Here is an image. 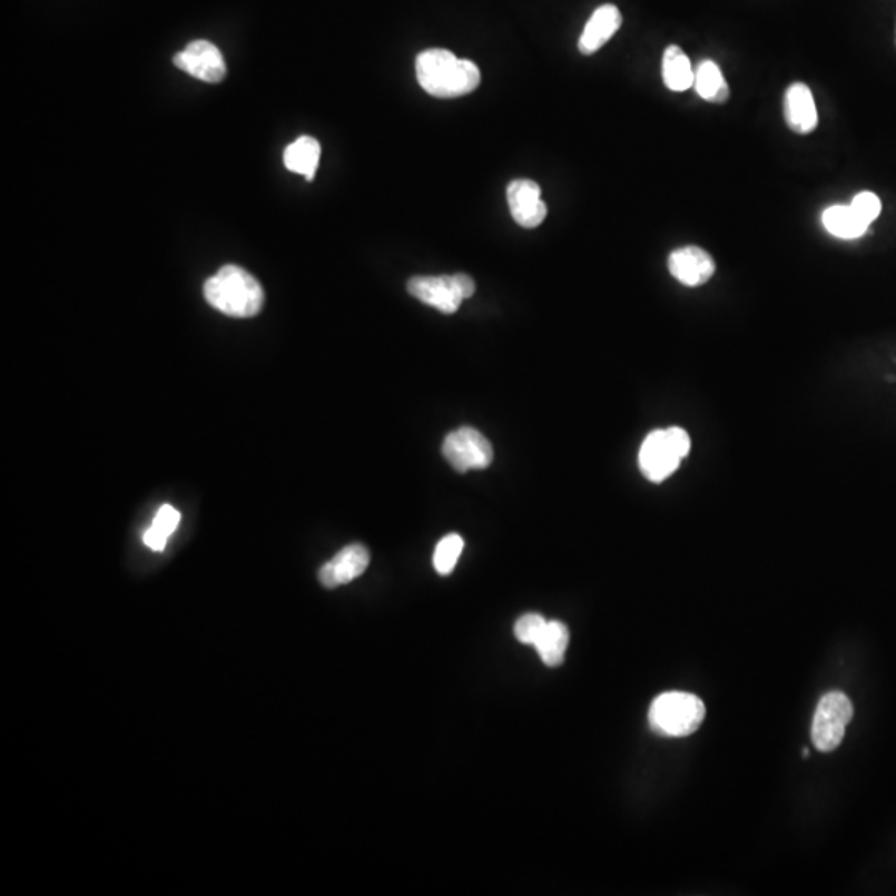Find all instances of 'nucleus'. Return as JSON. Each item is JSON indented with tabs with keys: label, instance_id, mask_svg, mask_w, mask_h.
Here are the masks:
<instances>
[{
	"label": "nucleus",
	"instance_id": "f257e3e1",
	"mask_svg": "<svg viewBox=\"0 0 896 896\" xmlns=\"http://www.w3.org/2000/svg\"><path fill=\"white\" fill-rule=\"evenodd\" d=\"M415 73L422 89L435 98H459L480 86V69L445 49H431L415 60Z\"/></svg>",
	"mask_w": 896,
	"mask_h": 896
},
{
	"label": "nucleus",
	"instance_id": "f03ea898",
	"mask_svg": "<svg viewBox=\"0 0 896 896\" xmlns=\"http://www.w3.org/2000/svg\"><path fill=\"white\" fill-rule=\"evenodd\" d=\"M209 306L229 317H255L265 306V291L259 280L239 266L228 265L205 283Z\"/></svg>",
	"mask_w": 896,
	"mask_h": 896
},
{
	"label": "nucleus",
	"instance_id": "7ed1b4c3",
	"mask_svg": "<svg viewBox=\"0 0 896 896\" xmlns=\"http://www.w3.org/2000/svg\"><path fill=\"white\" fill-rule=\"evenodd\" d=\"M691 452V437L681 427L654 431L644 439L639 450V469L652 483L664 482Z\"/></svg>",
	"mask_w": 896,
	"mask_h": 896
},
{
	"label": "nucleus",
	"instance_id": "20e7f679",
	"mask_svg": "<svg viewBox=\"0 0 896 896\" xmlns=\"http://www.w3.org/2000/svg\"><path fill=\"white\" fill-rule=\"evenodd\" d=\"M706 706L689 692H664L649 708V726L666 737H686L705 722Z\"/></svg>",
	"mask_w": 896,
	"mask_h": 896
},
{
	"label": "nucleus",
	"instance_id": "39448f33",
	"mask_svg": "<svg viewBox=\"0 0 896 896\" xmlns=\"http://www.w3.org/2000/svg\"><path fill=\"white\" fill-rule=\"evenodd\" d=\"M411 296L444 314H453L475 294V280L466 274L415 276L407 283Z\"/></svg>",
	"mask_w": 896,
	"mask_h": 896
},
{
	"label": "nucleus",
	"instance_id": "423d86ee",
	"mask_svg": "<svg viewBox=\"0 0 896 896\" xmlns=\"http://www.w3.org/2000/svg\"><path fill=\"white\" fill-rule=\"evenodd\" d=\"M854 717V705L840 691L825 695L818 702L811 723V740L820 752H831L840 746L845 729Z\"/></svg>",
	"mask_w": 896,
	"mask_h": 896
},
{
	"label": "nucleus",
	"instance_id": "0eeeda50",
	"mask_svg": "<svg viewBox=\"0 0 896 896\" xmlns=\"http://www.w3.org/2000/svg\"><path fill=\"white\" fill-rule=\"evenodd\" d=\"M445 459L456 472L483 470L493 462V447L476 429L462 427L450 432L442 445Z\"/></svg>",
	"mask_w": 896,
	"mask_h": 896
},
{
	"label": "nucleus",
	"instance_id": "6e6552de",
	"mask_svg": "<svg viewBox=\"0 0 896 896\" xmlns=\"http://www.w3.org/2000/svg\"><path fill=\"white\" fill-rule=\"evenodd\" d=\"M175 66L206 83H219L226 76V63L218 47L208 40H195L175 56Z\"/></svg>",
	"mask_w": 896,
	"mask_h": 896
},
{
	"label": "nucleus",
	"instance_id": "1a4fd4ad",
	"mask_svg": "<svg viewBox=\"0 0 896 896\" xmlns=\"http://www.w3.org/2000/svg\"><path fill=\"white\" fill-rule=\"evenodd\" d=\"M506 201L513 219L522 228H536L547 218L548 208L541 199V188L533 179H513L506 188Z\"/></svg>",
	"mask_w": 896,
	"mask_h": 896
},
{
	"label": "nucleus",
	"instance_id": "9d476101",
	"mask_svg": "<svg viewBox=\"0 0 896 896\" xmlns=\"http://www.w3.org/2000/svg\"><path fill=\"white\" fill-rule=\"evenodd\" d=\"M669 273L672 277L689 287L702 286L716 273V263L712 256L698 246H686L676 249L669 256Z\"/></svg>",
	"mask_w": 896,
	"mask_h": 896
},
{
	"label": "nucleus",
	"instance_id": "9b49d317",
	"mask_svg": "<svg viewBox=\"0 0 896 896\" xmlns=\"http://www.w3.org/2000/svg\"><path fill=\"white\" fill-rule=\"evenodd\" d=\"M368 563L371 554L367 548L358 543L349 544L321 568L319 581L326 588L343 587L364 574Z\"/></svg>",
	"mask_w": 896,
	"mask_h": 896
},
{
	"label": "nucleus",
	"instance_id": "f8f14e48",
	"mask_svg": "<svg viewBox=\"0 0 896 896\" xmlns=\"http://www.w3.org/2000/svg\"><path fill=\"white\" fill-rule=\"evenodd\" d=\"M621 23H623V16L617 6L604 3V6L598 7L584 26L583 33L578 40V49L583 56H593L604 43L613 39L614 33L620 30Z\"/></svg>",
	"mask_w": 896,
	"mask_h": 896
},
{
	"label": "nucleus",
	"instance_id": "ddd939ff",
	"mask_svg": "<svg viewBox=\"0 0 896 896\" xmlns=\"http://www.w3.org/2000/svg\"><path fill=\"white\" fill-rule=\"evenodd\" d=\"M784 115L790 130L799 135H808L817 128L818 114L814 95L806 83H792L786 91Z\"/></svg>",
	"mask_w": 896,
	"mask_h": 896
},
{
	"label": "nucleus",
	"instance_id": "4468645a",
	"mask_svg": "<svg viewBox=\"0 0 896 896\" xmlns=\"http://www.w3.org/2000/svg\"><path fill=\"white\" fill-rule=\"evenodd\" d=\"M321 160V145L316 138L299 137L284 150V165L293 174L303 175L307 181L316 177Z\"/></svg>",
	"mask_w": 896,
	"mask_h": 896
},
{
	"label": "nucleus",
	"instance_id": "2eb2a0df",
	"mask_svg": "<svg viewBox=\"0 0 896 896\" xmlns=\"http://www.w3.org/2000/svg\"><path fill=\"white\" fill-rule=\"evenodd\" d=\"M825 229L835 238L857 239L867 233L868 226L850 205H834L821 216Z\"/></svg>",
	"mask_w": 896,
	"mask_h": 896
},
{
	"label": "nucleus",
	"instance_id": "dca6fc26",
	"mask_svg": "<svg viewBox=\"0 0 896 896\" xmlns=\"http://www.w3.org/2000/svg\"><path fill=\"white\" fill-rule=\"evenodd\" d=\"M662 80L672 91H686L695 86L691 60L681 47L669 46L662 57Z\"/></svg>",
	"mask_w": 896,
	"mask_h": 896
},
{
	"label": "nucleus",
	"instance_id": "f3484780",
	"mask_svg": "<svg viewBox=\"0 0 896 896\" xmlns=\"http://www.w3.org/2000/svg\"><path fill=\"white\" fill-rule=\"evenodd\" d=\"M568 644H570V631H568L567 624L561 621H548L547 628L543 629L536 641L535 649L544 664L557 668L564 661Z\"/></svg>",
	"mask_w": 896,
	"mask_h": 896
},
{
	"label": "nucleus",
	"instance_id": "a211bd4d",
	"mask_svg": "<svg viewBox=\"0 0 896 896\" xmlns=\"http://www.w3.org/2000/svg\"><path fill=\"white\" fill-rule=\"evenodd\" d=\"M695 87L698 93L711 104H723L729 98L730 90L723 80L720 67L712 60L699 63L695 72Z\"/></svg>",
	"mask_w": 896,
	"mask_h": 896
},
{
	"label": "nucleus",
	"instance_id": "6ab92c4d",
	"mask_svg": "<svg viewBox=\"0 0 896 896\" xmlns=\"http://www.w3.org/2000/svg\"><path fill=\"white\" fill-rule=\"evenodd\" d=\"M179 522H181V515H179L178 510H175L171 505L161 506L150 529L145 532V544L155 551L165 550Z\"/></svg>",
	"mask_w": 896,
	"mask_h": 896
},
{
	"label": "nucleus",
	"instance_id": "aec40b11",
	"mask_svg": "<svg viewBox=\"0 0 896 896\" xmlns=\"http://www.w3.org/2000/svg\"><path fill=\"white\" fill-rule=\"evenodd\" d=\"M462 551V536L456 535V533H452V535L442 538V540L439 541L437 548H435V571H437L439 574H442V577H447V574L452 573L453 568H455L456 561H459Z\"/></svg>",
	"mask_w": 896,
	"mask_h": 896
},
{
	"label": "nucleus",
	"instance_id": "412c9836",
	"mask_svg": "<svg viewBox=\"0 0 896 896\" xmlns=\"http://www.w3.org/2000/svg\"><path fill=\"white\" fill-rule=\"evenodd\" d=\"M548 621L541 614L529 613L519 618L515 623V636L523 644L535 646L541 632L547 628Z\"/></svg>",
	"mask_w": 896,
	"mask_h": 896
},
{
	"label": "nucleus",
	"instance_id": "4be33fe9",
	"mask_svg": "<svg viewBox=\"0 0 896 896\" xmlns=\"http://www.w3.org/2000/svg\"><path fill=\"white\" fill-rule=\"evenodd\" d=\"M850 206L867 225H872L882 213L880 198L872 191L858 193V195L851 199Z\"/></svg>",
	"mask_w": 896,
	"mask_h": 896
},
{
	"label": "nucleus",
	"instance_id": "5701e85b",
	"mask_svg": "<svg viewBox=\"0 0 896 896\" xmlns=\"http://www.w3.org/2000/svg\"><path fill=\"white\" fill-rule=\"evenodd\" d=\"M808 754H810V752H808V749H804V757H806V759L808 757Z\"/></svg>",
	"mask_w": 896,
	"mask_h": 896
}]
</instances>
